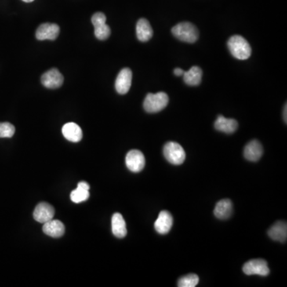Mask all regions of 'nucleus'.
<instances>
[{
  "mask_svg": "<svg viewBox=\"0 0 287 287\" xmlns=\"http://www.w3.org/2000/svg\"><path fill=\"white\" fill-rule=\"evenodd\" d=\"M42 230L45 234L53 238H60L65 233V226L60 220L51 219L46 223H43Z\"/></svg>",
  "mask_w": 287,
  "mask_h": 287,
  "instance_id": "obj_15",
  "label": "nucleus"
},
{
  "mask_svg": "<svg viewBox=\"0 0 287 287\" xmlns=\"http://www.w3.org/2000/svg\"><path fill=\"white\" fill-rule=\"evenodd\" d=\"M15 128L11 123H0V137H12L15 134Z\"/></svg>",
  "mask_w": 287,
  "mask_h": 287,
  "instance_id": "obj_24",
  "label": "nucleus"
},
{
  "mask_svg": "<svg viewBox=\"0 0 287 287\" xmlns=\"http://www.w3.org/2000/svg\"><path fill=\"white\" fill-rule=\"evenodd\" d=\"M112 232L117 238H122L126 236V223L120 213L114 214L112 217Z\"/></svg>",
  "mask_w": 287,
  "mask_h": 287,
  "instance_id": "obj_20",
  "label": "nucleus"
},
{
  "mask_svg": "<svg viewBox=\"0 0 287 287\" xmlns=\"http://www.w3.org/2000/svg\"><path fill=\"white\" fill-rule=\"evenodd\" d=\"M172 33L177 39L188 43H194L199 38L197 27L188 22L178 23L172 27Z\"/></svg>",
  "mask_w": 287,
  "mask_h": 287,
  "instance_id": "obj_2",
  "label": "nucleus"
},
{
  "mask_svg": "<svg viewBox=\"0 0 287 287\" xmlns=\"http://www.w3.org/2000/svg\"><path fill=\"white\" fill-rule=\"evenodd\" d=\"M60 28L55 23H43L36 30V38L38 40H55L58 38Z\"/></svg>",
  "mask_w": 287,
  "mask_h": 287,
  "instance_id": "obj_10",
  "label": "nucleus"
},
{
  "mask_svg": "<svg viewBox=\"0 0 287 287\" xmlns=\"http://www.w3.org/2000/svg\"><path fill=\"white\" fill-rule=\"evenodd\" d=\"M238 124L234 119H228L223 116H219L215 122V129L230 134L238 129Z\"/></svg>",
  "mask_w": 287,
  "mask_h": 287,
  "instance_id": "obj_18",
  "label": "nucleus"
},
{
  "mask_svg": "<svg viewBox=\"0 0 287 287\" xmlns=\"http://www.w3.org/2000/svg\"><path fill=\"white\" fill-rule=\"evenodd\" d=\"M263 154V148L260 142L254 140L250 141L244 149V157L248 161L256 162Z\"/></svg>",
  "mask_w": 287,
  "mask_h": 287,
  "instance_id": "obj_14",
  "label": "nucleus"
},
{
  "mask_svg": "<svg viewBox=\"0 0 287 287\" xmlns=\"http://www.w3.org/2000/svg\"><path fill=\"white\" fill-rule=\"evenodd\" d=\"M243 271L247 275L267 276L270 274L268 264L264 259H252L248 261L243 266Z\"/></svg>",
  "mask_w": 287,
  "mask_h": 287,
  "instance_id": "obj_5",
  "label": "nucleus"
},
{
  "mask_svg": "<svg viewBox=\"0 0 287 287\" xmlns=\"http://www.w3.org/2000/svg\"><path fill=\"white\" fill-rule=\"evenodd\" d=\"M136 37L140 42H148L153 35V30L147 19H140L136 23Z\"/></svg>",
  "mask_w": 287,
  "mask_h": 287,
  "instance_id": "obj_16",
  "label": "nucleus"
},
{
  "mask_svg": "<svg viewBox=\"0 0 287 287\" xmlns=\"http://www.w3.org/2000/svg\"><path fill=\"white\" fill-rule=\"evenodd\" d=\"M63 134L71 142H79L82 139V131L79 125L74 122L66 123L63 127Z\"/></svg>",
  "mask_w": 287,
  "mask_h": 287,
  "instance_id": "obj_19",
  "label": "nucleus"
},
{
  "mask_svg": "<svg viewBox=\"0 0 287 287\" xmlns=\"http://www.w3.org/2000/svg\"><path fill=\"white\" fill-rule=\"evenodd\" d=\"M89 197V191L85 190V189L80 188V187H77L70 194L71 201L74 203H76V204H79V203L87 201Z\"/></svg>",
  "mask_w": 287,
  "mask_h": 287,
  "instance_id": "obj_23",
  "label": "nucleus"
},
{
  "mask_svg": "<svg viewBox=\"0 0 287 287\" xmlns=\"http://www.w3.org/2000/svg\"><path fill=\"white\" fill-rule=\"evenodd\" d=\"M163 153L167 161L172 165H182L185 161V151L183 150V147L176 142L170 141L165 144Z\"/></svg>",
  "mask_w": 287,
  "mask_h": 287,
  "instance_id": "obj_4",
  "label": "nucleus"
},
{
  "mask_svg": "<svg viewBox=\"0 0 287 287\" xmlns=\"http://www.w3.org/2000/svg\"><path fill=\"white\" fill-rule=\"evenodd\" d=\"M172 224H173V218L170 212L162 211L159 214L158 218L154 223V227L159 234H165L170 231Z\"/></svg>",
  "mask_w": 287,
  "mask_h": 287,
  "instance_id": "obj_12",
  "label": "nucleus"
},
{
  "mask_svg": "<svg viewBox=\"0 0 287 287\" xmlns=\"http://www.w3.org/2000/svg\"><path fill=\"white\" fill-rule=\"evenodd\" d=\"M269 237L271 240L278 242H286L287 240V224L286 222L277 221L272 225L267 231Z\"/></svg>",
  "mask_w": 287,
  "mask_h": 287,
  "instance_id": "obj_13",
  "label": "nucleus"
},
{
  "mask_svg": "<svg viewBox=\"0 0 287 287\" xmlns=\"http://www.w3.org/2000/svg\"><path fill=\"white\" fill-rule=\"evenodd\" d=\"M232 213V202L227 199L219 201L215 205V210H214L215 217L219 219H229Z\"/></svg>",
  "mask_w": 287,
  "mask_h": 287,
  "instance_id": "obj_17",
  "label": "nucleus"
},
{
  "mask_svg": "<svg viewBox=\"0 0 287 287\" xmlns=\"http://www.w3.org/2000/svg\"><path fill=\"white\" fill-rule=\"evenodd\" d=\"M168 94L164 92L149 93L144 101V109L147 113L155 114L164 110L168 106Z\"/></svg>",
  "mask_w": 287,
  "mask_h": 287,
  "instance_id": "obj_3",
  "label": "nucleus"
},
{
  "mask_svg": "<svg viewBox=\"0 0 287 287\" xmlns=\"http://www.w3.org/2000/svg\"><path fill=\"white\" fill-rule=\"evenodd\" d=\"M125 164L131 172H139L145 168L146 158L143 153L139 150H131L127 153Z\"/></svg>",
  "mask_w": 287,
  "mask_h": 287,
  "instance_id": "obj_7",
  "label": "nucleus"
},
{
  "mask_svg": "<svg viewBox=\"0 0 287 287\" xmlns=\"http://www.w3.org/2000/svg\"><path fill=\"white\" fill-rule=\"evenodd\" d=\"M227 47L233 57L238 60H246L251 55V45L242 36L230 37L227 42Z\"/></svg>",
  "mask_w": 287,
  "mask_h": 287,
  "instance_id": "obj_1",
  "label": "nucleus"
},
{
  "mask_svg": "<svg viewBox=\"0 0 287 287\" xmlns=\"http://www.w3.org/2000/svg\"><path fill=\"white\" fill-rule=\"evenodd\" d=\"M78 187H80V188L85 189V190H89V185L85 181H81L80 183H78Z\"/></svg>",
  "mask_w": 287,
  "mask_h": 287,
  "instance_id": "obj_25",
  "label": "nucleus"
},
{
  "mask_svg": "<svg viewBox=\"0 0 287 287\" xmlns=\"http://www.w3.org/2000/svg\"><path fill=\"white\" fill-rule=\"evenodd\" d=\"M132 73L129 68H125L120 71L115 81V88L117 93L125 94L129 92L132 85Z\"/></svg>",
  "mask_w": 287,
  "mask_h": 287,
  "instance_id": "obj_8",
  "label": "nucleus"
},
{
  "mask_svg": "<svg viewBox=\"0 0 287 287\" xmlns=\"http://www.w3.org/2000/svg\"><path fill=\"white\" fill-rule=\"evenodd\" d=\"M41 81L48 89H57L63 85L64 78L59 70L54 68L42 74Z\"/></svg>",
  "mask_w": 287,
  "mask_h": 287,
  "instance_id": "obj_9",
  "label": "nucleus"
},
{
  "mask_svg": "<svg viewBox=\"0 0 287 287\" xmlns=\"http://www.w3.org/2000/svg\"><path fill=\"white\" fill-rule=\"evenodd\" d=\"M286 112H287V106L286 104L285 105V107H284V111H283V119L285 121V122H287V116H286Z\"/></svg>",
  "mask_w": 287,
  "mask_h": 287,
  "instance_id": "obj_27",
  "label": "nucleus"
},
{
  "mask_svg": "<svg viewBox=\"0 0 287 287\" xmlns=\"http://www.w3.org/2000/svg\"><path fill=\"white\" fill-rule=\"evenodd\" d=\"M23 2H26V3H31L33 2V1H34V0H23Z\"/></svg>",
  "mask_w": 287,
  "mask_h": 287,
  "instance_id": "obj_28",
  "label": "nucleus"
},
{
  "mask_svg": "<svg viewBox=\"0 0 287 287\" xmlns=\"http://www.w3.org/2000/svg\"><path fill=\"white\" fill-rule=\"evenodd\" d=\"M198 275L195 274H187L178 280L177 285L179 287H195L199 283Z\"/></svg>",
  "mask_w": 287,
  "mask_h": 287,
  "instance_id": "obj_22",
  "label": "nucleus"
},
{
  "mask_svg": "<svg viewBox=\"0 0 287 287\" xmlns=\"http://www.w3.org/2000/svg\"><path fill=\"white\" fill-rule=\"evenodd\" d=\"M92 23L94 27V34L99 40H106L110 37L111 30L106 24V17L102 12H97L92 17Z\"/></svg>",
  "mask_w": 287,
  "mask_h": 287,
  "instance_id": "obj_6",
  "label": "nucleus"
},
{
  "mask_svg": "<svg viewBox=\"0 0 287 287\" xmlns=\"http://www.w3.org/2000/svg\"><path fill=\"white\" fill-rule=\"evenodd\" d=\"M55 215V209L51 204L47 203H40L34 209V219L38 223H45L53 219Z\"/></svg>",
  "mask_w": 287,
  "mask_h": 287,
  "instance_id": "obj_11",
  "label": "nucleus"
},
{
  "mask_svg": "<svg viewBox=\"0 0 287 287\" xmlns=\"http://www.w3.org/2000/svg\"><path fill=\"white\" fill-rule=\"evenodd\" d=\"M203 71L199 66H194L188 71L183 73V81L187 85L196 86L201 83Z\"/></svg>",
  "mask_w": 287,
  "mask_h": 287,
  "instance_id": "obj_21",
  "label": "nucleus"
},
{
  "mask_svg": "<svg viewBox=\"0 0 287 287\" xmlns=\"http://www.w3.org/2000/svg\"><path fill=\"white\" fill-rule=\"evenodd\" d=\"M183 73H184V71L180 68H176L174 70V74L178 76V77H179V76H183Z\"/></svg>",
  "mask_w": 287,
  "mask_h": 287,
  "instance_id": "obj_26",
  "label": "nucleus"
}]
</instances>
